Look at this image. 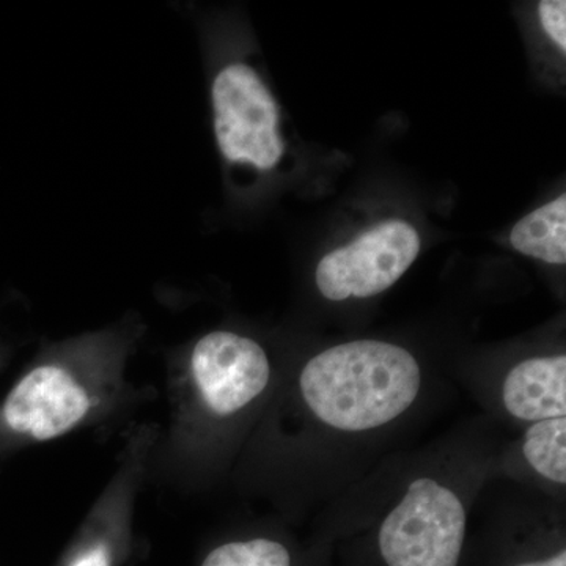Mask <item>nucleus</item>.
<instances>
[{
    "mask_svg": "<svg viewBox=\"0 0 566 566\" xmlns=\"http://www.w3.org/2000/svg\"><path fill=\"white\" fill-rule=\"evenodd\" d=\"M300 385L305 403L319 420L357 433L408 411L419 395L422 375L415 356L401 346L357 340L308 360Z\"/></svg>",
    "mask_w": 566,
    "mask_h": 566,
    "instance_id": "obj_1",
    "label": "nucleus"
},
{
    "mask_svg": "<svg viewBox=\"0 0 566 566\" xmlns=\"http://www.w3.org/2000/svg\"><path fill=\"white\" fill-rule=\"evenodd\" d=\"M214 134L223 158L271 170L281 163L285 144L281 111L270 88L245 63L219 71L211 87Z\"/></svg>",
    "mask_w": 566,
    "mask_h": 566,
    "instance_id": "obj_2",
    "label": "nucleus"
},
{
    "mask_svg": "<svg viewBox=\"0 0 566 566\" xmlns=\"http://www.w3.org/2000/svg\"><path fill=\"white\" fill-rule=\"evenodd\" d=\"M465 512L460 497L431 479H417L379 531L389 566H457Z\"/></svg>",
    "mask_w": 566,
    "mask_h": 566,
    "instance_id": "obj_3",
    "label": "nucleus"
},
{
    "mask_svg": "<svg viewBox=\"0 0 566 566\" xmlns=\"http://www.w3.org/2000/svg\"><path fill=\"white\" fill-rule=\"evenodd\" d=\"M419 252L415 227L403 221L379 223L352 244L327 253L316 270V285L331 301L375 296L390 289Z\"/></svg>",
    "mask_w": 566,
    "mask_h": 566,
    "instance_id": "obj_4",
    "label": "nucleus"
},
{
    "mask_svg": "<svg viewBox=\"0 0 566 566\" xmlns=\"http://www.w3.org/2000/svg\"><path fill=\"white\" fill-rule=\"evenodd\" d=\"M193 381L214 415L230 416L266 389L271 367L252 338L226 331L205 335L192 352Z\"/></svg>",
    "mask_w": 566,
    "mask_h": 566,
    "instance_id": "obj_5",
    "label": "nucleus"
},
{
    "mask_svg": "<svg viewBox=\"0 0 566 566\" xmlns=\"http://www.w3.org/2000/svg\"><path fill=\"white\" fill-rule=\"evenodd\" d=\"M88 408L87 392L70 371L59 365H41L11 390L3 416L17 433L48 441L76 427Z\"/></svg>",
    "mask_w": 566,
    "mask_h": 566,
    "instance_id": "obj_6",
    "label": "nucleus"
},
{
    "mask_svg": "<svg viewBox=\"0 0 566 566\" xmlns=\"http://www.w3.org/2000/svg\"><path fill=\"white\" fill-rule=\"evenodd\" d=\"M506 411L526 422L566 415V357H536L517 364L504 382Z\"/></svg>",
    "mask_w": 566,
    "mask_h": 566,
    "instance_id": "obj_7",
    "label": "nucleus"
},
{
    "mask_svg": "<svg viewBox=\"0 0 566 566\" xmlns=\"http://www.w3.org/2000/svg\"><path fill=\"white\" fill-rule=\"evenodd\" d=\"M512 245L543 262H566V197L538 208L513 227Z\"/></svg>",
    "mask_w": 566,
    "mask_h": 566,
    "instance_id": "obj_8",
    "label": "nucleus"
},
{
    "mask_svg": "<svg viewBox=\"0 0 566 566\" xmlns=\"http://www.w3.org/2000/svg\"><path fill=\"white\" fill-rule=\"evenodd\" d=\"M566 419L542 420L532 424L524 439V457L538 474L551 482L566 483Z\"/></svg>",
    "mask_w": 566,
    "mask_h": 566,
    "instance_id": "obj_9",
    "label": "nucleus"
},
{
    "mask_svg": "<svg viewBox=\"0 0 566 566\" xmlns=\"http://www.w3.org/2000/svg\"><path fill=\"white\" fill-rule=\"evenodd\" d=\"M202 566H292V558L281 543L259 538L218 547Z\"/></svg>",
    "mask_w": 566,
    "mask_h": 566,
    "instance_id": "obj_10",
    "label": "nucleus"
},
{
    "mask_svg": "<svg viewBox=\"0 0 566 566\" xmlns=\"http://www.w3.org/2000/svg\"><path fill=\"white\" fill-rule=\"evenodd\" d=\"M539 21L551 40L566 51V2L564 0H543L538 6Z\"/></svg>",
    "mask_w": 566,
    "mask_h": 566,
    "instance_id": "obj_11",
    "label": "nucleus"
},
{
    "mask_svg": "<svg viewBox=\"0 0 566 566\" xmlns=\"http://www.w3.org/2000/svg\"><path fill=\"white\" fill-rule=\"evenodd\" d=\"M71 566H111L109 551L104 545L93 547Z\"/></svg>",
    "mask_w": 566,
    "mask_h": 566,
    "instance_id": "obj_12",
    "label": "nucleus"
},
{
    "mask_svg": "<svg viewBox=\"0 0 566 566\" xmlns=\"http://www.w3.org/2000/svg\"><path fill=\"white\" fill-rule=\"evenodd\" d=\"M517 566H566V553L565 551H562L560 554H557L556 557L549 558V560L536 562V564H526Z\"/></svg>",
    "mask_w": 566,
    "mask_h": 566,
    "instance_id": "obj_13",
    "label": "nucleus"
}]
</instances>
